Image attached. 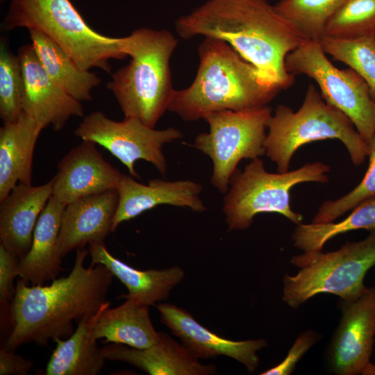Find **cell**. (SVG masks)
<instances>
[{
  "mask_svg": "<svg viewBox=\"0 0 375 375\" xmlns=\"http://www.w3.org/2000/svg\"><path fill=\"white\" fill-rule=\"evenodd\" d=\"M19 27L44 34L83 70L98 67L110 72V59L128 56L119 47V38L93 30L70 0H12L3 28Z\"/></svg>",
  "mask_w": 375,
  "mask_h": 375,
  "instance_id": "obj_6",
  "label": "cell"
},
{
  "mask_svg": "<svg viewBox=\"0 0 375 375\" xmlns=\"http://www.w3.org/2000/svg\"><path fill=\"white\" fill-rule=\"evenodd\" d=\"M180 37L222 40L281 90L294 82L287 56L306 39L267 0H208L175 22Z\"/></svg>",
  "mask_w": 375,
  "mask_h": 375,
  "instance_id": "obj_1",
  "label": "cell"
},
{
  "mask_svg": "<svg viewBox=\"0 0 375 375\" xmlns=\"http://www.w3.org/2000/svg\"><path fill=\"white\" fill-rule=\"evenodd\" d=\"M33 366L30 360L15 353L13 350L4 347L0 350L1 375H26Z\"/></svg>",
  "mask_w": 375,
  "mask_h": 375,
  "instance_id": "obj_34",
  "label": "cell"
},
{
  "mask_svg": "<svg viewBox=\"0 0 375 375\" xmlns=\"http://www.w3.org/2000/svg\"><path fill=\"white\" fill-rule=\"evenodd\" d=\"M199 65L187 88L174 90L168 110L184 121H197L226 110L267 106L281 90L228 42L205 37L198 47Z\"/></svg>",
  "mask_w": 375,
  "mask_h": 375,
  "instance_id": "obj_3",
  "label": "cell"
},
{
  "mask_svg": "<svg viewBox=\"0 0 375 375\" xmlns=\"http://www.w3.org/2000/svg\"><path fill=\"white\" fill-rule=\"evenodd\" d=\"M329 171L328 165L315 162L292 171L269 173L260 158L251 160L243 171L235 172L225 194L223 212L228 229H247L261 212L279 213L297 225L301 224L302 215L290 207V190L305 182L326 183Z\"/></svg>",
  "mask_w": 375,
  "mask_h": 375,
  "instance_id": "obj_8",
  "label": "cell"
},
{
  "mask_svg": "<svg viewBox=\"0 0 375 375\" xmlns=\"http://www.w3.org/2000/svg\"><path fill=\"white\" fill-rule=\"evenodd\" d=\"M375 36V0H345L330 19L325 36L356 39Z\"/></svg>",
  "mask_w": 375,
  "mask_h": 375,
  "instance_id": "obj_29",
  "label": "cell"
},
{
  "mask_svg": "<svg viewBox=\"0 0 375 375\" xmlns=\"http://www.w3.org/2000/svg\"><path fill=\"white\" fill-rule=\"evenodd\" d=\"M375 231V197L356 205L346 218L338 222L299 224L292 233L294 245L303 251H322L334 237L349 231Z\"/></svg>",
  "mask_w": 375,
  "mask_h": 375,
  "instance_id": "obj_26",
  "label": "cell"
},
{
  "mask_svg": "<svg viewBox=\"0 0 375 375\" xmlns=\"http://www.w3.org/2000/svg\"><path fill=\"white\" fill-rule=\"evenodd\" d=\"M52 191V179L39 186L19 183L0 201V244L20 259L31 247L35 225Z\"/></svg>",
  "mask_w": 375,
  "mask_h": 375,
  "instance_id": "obj_18",
  "label": "cell"
},
{
  "mask_svg": "<svg viewBox=\"0 0 375 375\" xmlns=\"http://www.w3.org/2000/svg\"><path fill=\"white\" fill-rule=\"evenodd\" d=\"M28 31L31 44L51 78L79 101L92 100L91 91L99 85L100 78L89 70L81 69L59 45L42 33Z\"/></svg>",
  "mask_w": 375,
  "mask_h": 375,
  "instance_id": "obj_25",
  "label": "cell"
},
{
  "mask_svg": "<svg viewBox=\"0 0 375 375\" xmlns=\"http://www.w3.org/2000/svg\"><path fill=\"white\" fill-rule=\"evenodd\" d=\"M362 375H375V364L371 362L364 368L362 372Z\"/></svg>",
  "mask_w": 375,
  "mask_h": 375,
  "instance_id": "obj_35",
  "label": "cell"
},
{
  "mask_svg": "<svg viewBox=\"0 0 375 375\" xmlns=\"http://www.w3.org/2000/svg\"><path fill=\"white\" fill-rule=\"evenodd\" d=\"M65 206L51 196L38 218L31 247L18 265V275L27 283L43 285L60 273L62 258L58 244Z\"/></svg>",
  "mask_w": 375,
  "mask_h": 375,
  "instance_id": "obj_22",
  "label": "cell"
},
{
  "mask_svg": "<svg viewBox=\"0 0 375 375\" xmlns=\"http://www.w3.org/2000/svg\"><path fill=\"white\" fill-rule=\"evenodd\" d=\"M23 76V112L42 127L56 131L71 117L83 116L81 102L59 87L48 75L31 44L21 47L17 54Z\"/></svg>",
  "mask_w": 375,
  "mask_h": 375,
  "instance_id": "obj_13",
  "label": "cell"
},
{
  "mask_svg": "<svg viewBox=\"0 0 375 375\" xmlns=\"http://www.w3.org/2000/svg\"><path fill=\"white\" fill-rule=\"evenodd\" d=\"M110 305L108 301L97 313L83 317L69 338L54 340L56 347L47 365L46 375H97L102 371L106 359L92 331L100 312Z\"/></svg>",
  "mask_w": 375,
  "mask_h": 375,
  "instance_id": "obj_23",
  "label": "cell"
},
{
  "mask_svg": "<svg viewBox=\"0 0 375 375\" xmlns=\"http://www.w3.org/2000/svg\"><path fill=\"white\" fill-rule=\"evenodd\" d=\"M321 335L312 330H307L295 340L285 358L278 365L263 372L260 375H290L301 358L319 340Z\"/></svg>",
  "mask_w": 375,
  "mask_h": 375,
  "instance_id": "obj_32",
  "label": "cell"
},
{
  "mask_svg": "<svg viewBox=\"0 0 375 375\" xmlns=\"http://www.w3.org/2000/svg\"><path fill=\"white\" fill-rule=\"evenodd\" d=\"M42 129L24 112L0 128V201L17 184L31 185L33 153Z\"/></svg>",
  "mask_w": 375,
  "mask_h": 375,
  "instance_id": "obj_21",
  "label": "cell"
},
{
  "mask_svg": "<svg viewBox=\"0 0 375 375\" xmlns=\"http://www.w3.org/2000/svg\"><path fill=\"white\" fill-rule=\"evenodd\" d=\"M119 44L131 60L112 76L107 88L125 117L154 128L168 110L175 90L169 62L178 41L166 29L141 28L119 38Z\"/></svg>",
  "mask_w": 375,
  "mask_h": 375,
  "instance_id": "obj_4",
  "label": "cell"
},
{
  "mask_svg": "<svg viewBox=\"0 0 375 375\" xmlns=\"http://www.w3.org/2000/svg\"><path fill=\"white\" fill-rule=\"evenodd\" d=\"M265 154L276 163L278 172L289 171L291 158L301 146L327 139L340 140L353 165H362L368 156V144L349 118L328 103L310 83L301 106L293 111L278 105L267 122Z\"/></svg>",
  "mask_w": 375,
  "mask_h": 375,
  "instance_id": "obj_5",
  "label": "cell"
},
{
  "mask_svg": "<svg viewBox=\"0 0 375 375\" xmlns=\"http://www.w3.org/2000/svg\"><path fill=\"white\" fill-rule=\"evenodd\" d=\"M162 324L178 337L197 358L227 356L243 365L248 372L259 365L257 352L267 345L265 339L231 340L211 332L184 309L168 303L156 305Z\"/></svg>",
  "mask_w": 375,
  "mask_h": 375,
  "instance_id": "obj_15",
  "label": "cell"
},
{
  "mask_svg": "<svg viewBox=\"0 0 375 375\" xmlns=\"http://www.w3.org/2000/svg\"><path fill=\"white\" fill-rule=\"evenodd\" d=\"M124 174L108 162L93 142L83 140L59 162L52 197L67 205L80 198L117 190Z\"/></svg>",
  "mask_w": 375,
  "mask_h": 375,
  "instance_id": "obj_14",
  "label": "cell"
},
{
  "mask_svg": "<svg viewBox=\"0 0 375 375\" xmlns=\"http://www.w3.org/2000/svg\"><path fill=\"white\" fill-rule=\"evenodd\" d=\"M319 42L326 54L348 65L364 79L375 101V36L348 40L324 37Z\"/></svg>",
  "mask_w": 375,
  "mask_h": 375,
  "instance_id": "obj_28",
  "label": "cell"
},
{
  "mask_svg": "<svg viewBox=\"0 0 375 375\" xmlns=\"http://www.w3.org/2000/svg\"><path fill=\"white\" fill-rule=\"evenodd\" d=\"M149 307L139 301L126 299L122 304L104 308L94 324L92 336L107 343L144 349L156 343L160 332L156 331Z\"/></svg>",
  "mask_w": 375,
  "mask_h": 375,
  "instance_id": "obj_24",
  "label": "cell"
},
{
  "mask_svg": "<svg viewBox=\"0 0 375 375\" xmlns=\"http://www.w3.org/2000/svg\"><path fill=\"white\" fill-rule=\"evenodd\" d=\"M272 115L271 108L267 105L243 110L217 111L205 117L209 131L196 137L194 147L211 159V183L220 193L228 191L240 160L265 154L267 125Z\"/></svg>",
  "mask_w": 375,
  "mask_h": 375,
  "instance_id": "obj_9",
  "label": "cell"
},
{
  "mask_svg": "<svg viewBox=\"0 0 375 375\" xmlns=\"http://www.w3.org/2000/svg\"><path fill=\"white\" fill-rule=\"evenodd\" d=\"M106 360L131 364L151 375H210L214 365H203L181 344L160 332L156 343L144 349L111 343L101 347Z\"/></svg>",
  "mask_w": 375,
  "mask_h": 375,
  "instance_id": "obj_19",
  "label": "cell"
},
{
  "mask_svg": "<svg viewBox=\"0 0 375 375\" xmlns=\"http://www.w3.org/2000/svg\"><path fill=\"white\" fill-rule=\"evenodd\" d=\"M285 68L313 79L323 99L347 115L367 142L375 134V101L367 84L352 68L333 65L319 41L306 40L290 52Z\"/></svg>",
  "mask_w": 375,
  "mask_h": 375,
  "instance_id": "obj_10",
  "label": "cell"
},
{
  "mask_svg": "<svg viewBox=\"0 0 375 375\" xmlns=\"http://www.w3.org/2000/svg\"><path fill=\"white\" fill-rule=\"evenodd\" d=\"M290 262L299 270L283 278V301L288 306L297 308L319 294H335L347 301L355 300L368 288L364 278L375 265V231L334 251H304L292 256Z\"/></svg>",
  "mask_w": 375,
  "mask_h": 375,
  "instance_id": "obj_7",
  "label": "cell"
},
{
  "mask_svg": "<svg viewBox=\"0 0 375 375\" xmlns=\"http://www.w3.org/2000/svg\"><path fill=\"white\" fill-rule=\"evenodd\" d=\"M19 258L0 244V301L3 308L12 301L15 292L13 281L18 275Z\"/></svg>",
  "mask_w": 375,
  "mask_h": 375,
  "instance_id": "obj_33",
  "label": "cell"
},
{
  "mask_svg": "<svg viewBox=\"0 0 375 375\" xmlns=\"http://www.w3.org/2000/svg\"><path fill=\"white\" fill-rule=\"evenodd\" d=\"M88 251L76 249L67 276L47 285L28 286L18 281L10 306L12 329L4 348L13 350L29 343L47 346L50 340L69 338L73 322L97 313L108 301L113 275L104 265L85 267Z\"/></svg>",
  "mask_w": 375,
  "mask_h": 375,
  "instance_id": "obj_2",
  "label": "cell"
},
{
  "mask_svg": "<svg viewBox=\"0 0 375 375\" xmlns=\"http://www.w3.org/2000/svg\"><path fill=\"white\" fill-rule=\"evenodd\" d=\"M23 76L18 56L3 42L0 49V117L3 124L17 121L23 112Z\"/></svg>",
  "mask_w": 375,
  "mask_h": 375,
  "instance_id": "obj_30",
  "label": "cell"
},
{
  "mask_svg": "<svg viewBox=\"0 0 375 375\" xmlns=\"http://www.w3.org/2000/svg\"><path fill=\"white\" fill-rule=\"evenodd\" d=\"M345 0H280L277 11L306 40L320 41L327 23Z\"/></svg>",
  "mask_w": 375,
  "mask_h": 375,
  "instance_id": "obj_27",
  "label": "cell"
},
{
  "mask_svg": "<svg viewBox=\"0 0 375 375\" xmlns=\"http://www.w3.org/2000/svg\"><path fill=\"white\" fill-rule=\"evenodd\" d=\"M117 190L80 198L64 210L58 236V252L62 258L74 249L92 242H104L112 232L118 206Z\"/></svg>",
  "mask_w": 375,
  "mask_h": 375,
  "instance_id": "obj_17",
  "label": "cell"
},
{
  "mask_svg": "<svg viewBox=\"0 0 375 375\" xmlns=\"http://www.w3.org/2000/svg\"><path fill=\"white\" fill-rule=\"evenodd\" d=\"M340 307L342 316L327 349L328 365L334 374H361L374 349L375 287L355 300H340Z\"/></svg>",
  "mask_w": 375,
  "mask_h": 375,
  "instance_id": "obj_12",
  "label": "cell"
},
{
  "mask_svg": "<svg viewBox=\"0 0 375 375\" xmlns=\"http://www.w3.org/2000/svg\"><path fill=\"white\" fill-rule=\"evenodd\" d=\"M202 186L189 180L169 181L151 179L147 185L131 176L123 175L119 185L118 206L112 222V232L126 221L159 205L188 208L196 212L206 210L201 199Z\"/></svg>",
  "mask_w": 375,
  "mask_h": 375,
  "instance_id": "obj_16",
  "label": "cell"
},
{
  "mask_svg": "<svg viewBox=\"0 0 375 375\" xmlns=\"http://www.w3.org/2000/svg\"><path fill=\"white\" fill-rule=\"evenodd\" d=\"M74 134L82 140L93 142L107 149L127 167L131 176L138 179L140 177L134 165L140 160L151 162L165 175L167 162L162 146L183 136L180 130L173 127L156 130L133 117L117 122L100 111L85 116Z\"/></svg>",
  "mask_w": 375,
  "mask_h": 375,
  "instance_id": "obj_11",
  "label": "cell"
},
{
  "mask_svg": "<svg viewBox=\"0 0 375 375\" xmlns=\"http://www.w3.org/2000/svg\"><path fill=\"white\" fill-rule=\"evenodd\" d=\"M92 265L101 264L106 267L128 289L125 299L139 301L148 306L166 299L172 289L183 278L184 272L179 266L163 269L140 270L113 256L104 242L89 244Z\"/></svg>",
  "mask_w": 375,
  "mask_h": 375,
  "instance_id": "obj_20",
  "label": "cell"
},
{
  "mask_svg": "<svg viewBox=\"0 0 375 375\" xmlns=\"http://www.w3.org/2000/svg\"><path fill=\"white\" fill-rule=\"evenodd\" d=\"M367 144L369 166L361 181L343 197L324 201L319 208L312 223L334 222L362 201L375 197V134L367 141Z\"/></svg>",
  "mask_w": 375,
  "mask_h": 375,
  "instance_id": "obj_31",
  "label": "cell"
}]
</instances>
